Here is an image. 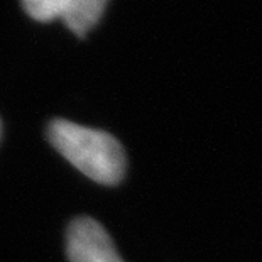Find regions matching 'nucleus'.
I'll return each instance as SVG.
<instances>
[{"mask_svg":"<svg viewBox=\"0 0 262 262\" xmlns=\"http://www.w3.org/2000/svg\"><path fill=\"white\" fill-rule=\"evenodd\" d=\"M48 137L64 159L100 185H117L124 178V149L107 132L68 120H53Z\"/></svg>","mask_w":262,"mask_h":262,"instance_id":"1","label":"nucleus"},{"mask_svg":"<svg viewBox=\"0 0 262 262\" xmlns=\"http://www.w3.org/2000/svg\"><path fill=\"white\" fill-rule=\"evenodd\" d=\"M70 262H124L107 230L92 219H76L68 228Z\"/></svg>","mask_w":262,"mask_h":262,"instance_id":"2","label":"nucleus"},{"mask_svg":"<svg viewBox=\"0 0 262 262\" xmlns=\"http://www.w3.org/2000/svg\"><path fill=\"white\" fill-rule=\"evenodd\" d=\"M107 0H61L59 19L73 31L75 34L83 36L97 24Z\"/></svg>","mask_w":262,"mask_h":262,"instance_id":"3","label":"nucleus"},{"mask_svg":"<svg viewBox=\"0 0 262 262\" xmlns=\"http://www.w3.org/2000/svg\"><path fill=\"white\" fill-rule=\"evenodd\" d=\"M27 14L37 20H51L59 17L61 0H22Z\"/></svg>","mask_w":262,"mask_h":262,"instance_id":"4","label":"nucleus"}]
</instances>
